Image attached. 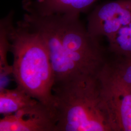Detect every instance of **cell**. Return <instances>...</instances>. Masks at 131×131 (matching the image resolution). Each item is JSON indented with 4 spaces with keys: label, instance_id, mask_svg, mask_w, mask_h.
<instances>
[{
    "label": "cell",
    "instance_id": "cell-1",
    "mask_svg": "<svg viewBox=\"0 0 131 131\" xmlns=\"http://www.w3.org/2000/svg\"><path fill=\"white\" fill-rule=\"evenodd\" d=\"M19 21L42 38L52 64L54 84L80 75L97 76L107 60L100 38L89 34L80 15L26 12Z\"/></svg>",
    "mask_w": 131,
    "mask_h": 131
},
{
    "label": "cell",
    "instance_id": "cell-2",
    "mask_svg": "<svg viewBox=\"0 0 131 131\" xmlns=\"http://www.w3.org/2000/svg\"><path fill=\"white\" fill-rule=\"evenodd\" d=\"M55 131H112L98 75H80L52 88Z\"/></svg>",
    "mask_w": 131,
    "mask_h": 131
},
{
    "label": "cell",
    "instance_id": "cell-3",
    "mask_svg": "<svg viewBox=\"0 0 131 131\" xmlns=\"http://www.w3.org/2000/svg\"><path fill=\"white\" fill-rule=\"evenodd\" d=\"M9 39L12 73L17 86L53 111L54 75L42 38L19 21L16 26L13 21L10 24Z\"/></svg>",
    "mask_w": 131,
    "mask_h": 131
},
{
    "label": "cell",
    "instance_id": "cell-4",
    "mask_svg": "<svg viewBox=\"0 0 131 131\" xmlns=\"http://www.w3.org/2000/svg\"><path fill=\"white\" fill-rule=\"evenodd\" d=\"M131 23V0H115L97 5L88 17L87 29L95 38H106Z\"/></svg>",
    "mask_w": 131,
    "mask_h": 131
},
{
    "label": "cell",
    "instance_id": "cell-5",
    "mask_svg": "<svg viewBox=\"0 0 131 131\" xmlns=\"http://www.w3.org/2000/svg\"><path fill=\"white\" fill-rule=\"evenodd\" d=\"M98 78L111 131H131V89Z\"/></svg>",
    "mask_w": 131,
    "mask_h": 131
},
{
    "label": "cell",
    "instance_id": "cell-6",
    "mask_svg": "<svg viewBox=\"0 0 131 131\" xmlns=\"http://www.w3.org/2000/svg\"><path fill=\"white\" fill-rule=\"evenodd\" d=\"M56 120L52 109L40 102L0 120V131H55Z\"/></svg>",
    "mask_w": 131,
    "mask_h": 131
},
{
    "label": "cell",
    "instance_id": "cell-7",
    "mask_svg": "<svg viewBox=\"0 0 131 131\" xmlns=\"http://www.w3.org/2000/svg\"><path fill=\"white\" fill-rule=\"evenodd\" d=\"M98 0H24L23 7L26 12L40 15L53 14L80 15L88 11Z\"/></svg>",
    "mask_w": 131,
    "mask_h": 131
},
{
    "label": "cell",
    "instance_id": "cell-8",
    "mask_svg": "<svg viewBox=\"0 0 131 131\" xmlns=\"http://www.w3.org/2000/svg\"><path fill=\"white\" fill-rule=\"evenodd\" d=\"M98 76L101 79L131 89V56L108 59Z\"/></svg>",
    "mask_w": 131,
    "mask_h": 131
},
{
    "label": "cell",
    "instance_id": "cell-9",
    "mask_svg": "<svg viewBox=\"0 0 131 131\" xmlns=\"http://www.w3.org/2000/svg\"><path fill=\"white\" fill-rule=\"evenodd\" d=\"M38 102L23 89L18 86L12 89L1 88L0 113L4 116L12 114Z\"/></svg>",
    "mask_w": 131,
    "mask_h": 131
},
{
    "label": "cell",
    "instance_id": "cell-10",
    "mask_svg": "<svg viewBox=\"0 0 131 131\" xmlns=\"http://www.w3.org/2000/svg\"><path fill=\"white\" fill-rule=\"evenodd\" d=\"M14 12H10L0 22V72L1 78L12 73V66L7 61V52L10 51L9 29L11 23L13 21Z\"/></svg>",
    "mask_w": 131,
    "mask_h": 131
},
{
    "label": "cell",
    "instance_id": "cell-11",
    "mask_svg": "<svg viewBox=\"0 0 131 131\" xmlns=\"http://www.w3.org/2000/svg\"><path fill=\"white\" fill-rule=\"evenodd\" d=\"M107 51L116 56H131V23L107 38Z\"/></svg>",
    "mask_w": 131,
    "mask_h": 131
},
{
    "label": "cell",
    "instance_id": "cell-12",
    "mask_svg": "<svg viewBox=\"0 0 131 131\" xmlns=\"http://www.w3.org/2000/svg\"><path fill=\"white\" fill-rule=\"evenodd\" d=\"M36 1H37L38 2H43V1H45V0H36Z\"/></svg>",
    "mask_w": 131,
    "mask_h": 131
}]
</instances>
